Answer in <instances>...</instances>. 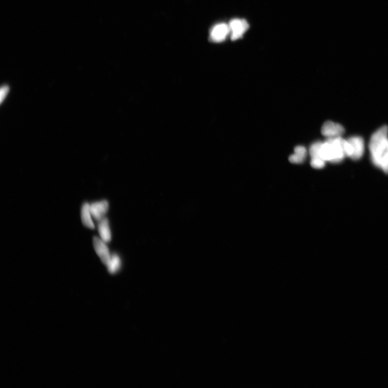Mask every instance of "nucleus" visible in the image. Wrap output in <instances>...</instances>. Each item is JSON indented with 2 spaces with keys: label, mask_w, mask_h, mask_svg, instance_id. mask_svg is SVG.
<instances>
[{
  "label": "nucleus",
  "mask_w": 388,
  "mask_h": 388,
  "mask_svg": "<svg viewBox=\"0 0 388 388\" xmlns=\"http://www.w3.org/2000/svg\"><path fill=\"white\" fill-rule=\"evenodd\" d=\"M9 88L8 86H3L0 90V101L2 103L4 100L5 98L8 94Z\"/></svg>",
  "instance_id": "15"
},
{
  "label": "nucleus",
  "mask_w": 388,
  "mask_h": 388,
  "mask_svg": "<svg viewBox=\"0 0 388 388\" xmlns=\"http://www.w3.org/2000/svg\"><path fill=\"white\" fill-rule=\"evenodd\" d=\"M326 162L321 158H312L311 165L315 168L320 169L324 167Z\"/></svg>",
  "instance_id": "14"
},
{
  "label": "nucleus",
  "mask_w": 388,
  "mask_h": 388,
  "mask_svg": "<svg viewBox=\"0 0 388 388\" xmlns=\"http://www.w3.org/2000/svg\"><path fill=\"white\" fill-rule=\"evenodd\" d=\"M90 205L88 202L84 203L81 209V219L84 225L91 229H95V226L92 219Z\"/></svg>",
  "instance_id": "10"
},
{
  "label": "nucleus",
  "mask_w": 388,
  "mask_h": 388,
  "mask_svg": "<svg viewBox=\"0 0 388 388\" xmlns=\"http://www.w3.org/2000/svg\"><path fill=\"white\" fill-rule=\"evenodd\" d=\"M307 151L304 146L295 147L294 154L289 157V162L293 164L303 163L306 158Z\"/></svg>",
  "instance_id": "11"
},
{
  "label": "nucleus",
  "mask_w": 388,
  "mask_h": 388,
  "mask_svg": "<svg viewBox=\"0 0 388 388\" xmlns=\"http://www.w3.org/2000/svg\"><path fill=\"white\" fill-rule=\"evenodd\" d=\"M344 128L340 124L332 121H326L322 128V134L327 139L341 137Z\"/></svg>",
  "instance_id": "3"
},
{
  "label": "nucleus",
  "mask_w": 388,
  "mask_h": 388,
  "mask_svg": "<svg viewBox=\"0 0 388 388\" xmlns=\"http://www.w3.org/2000/svg\"><path fill=\"white\" fill-rule=\"evenodd\" d=\"M322 144L323 142L322 141H317V142L314 143L311 145L310 154L312 158H321L320 155V152Z\"/></svg>",
  "instance_id": "13"
},
{
  "label": "nucleus",
  "mask_w": 388,
  "mask_h": 388,
  "mask_svg": "<svg viewBox=\"0 0 388 388\" xmlns=\"http://www.w3.org/2000/svg\"><path fill=\"white\" fill-rule=\"evenodd\" d=\"M352 149V156L350 159L353 160L360 159L365 152V141L359 136H352L347 139Z\"/></svg>",
  "instance_id": "4"
},
{
  "label": "nucleus",
  "mask_w": 388,
  "mask_h": 388,
  "mask_svg": "<svg viewBox=\"0 0 388 388\" xmlns=\"http://www.w3.org/2000/svg\"><path fill=\"white\" fill-rule=\"evenodd\" d=\"M107 266L110 274L118 273L121 267V260L119 256L117 254L111 255Z\"/></svg>",
  "instance_id": "12"
},
{
  "label": "nucleus",
  "mask_w": 388,
  "mask_h": 388,
  "mask_svg": "<svg viewBox=\"0 0 388 388\" xmlns=\"http://www.w3.org/2000/svg\"><path fill=\"white\" fill-rule=\"evenodd\" d=\"M373 164L388 174V127L383 126L375 131L369 143Z\"/></svg>",
  "instance_id": "1"
},
{
  "label": "nucleus",
  "mask_w": 388,
  "mask_h": 388,
  "mask_svg": "<svg viewBox=\"0 0 388 388\" xmlns=\"http://www.w3.org/2000/svg\"><path fill=\"white\" fill-rule=\"evenodd\" d=\"M106 243H107L104 242L101 238L97 237H94L93 238V244L95 251L98 256L100 258L103 263L106 265V266H107L110 260L111 257V255L110 254L109 249Z\"/></svg>",
  "instance_id": "6"
},
{
  "label": "nucleus",
  "mask_w": 388,
  "mask_h": 388,
  "mask_svg": "<svg viewBox=\"0 0 388 388\" xmlns=\"http://www.w3.org/2000/svg\"><path fill=\"white\" fill-rule=\"evenodd\" d=\"M231 39L235 41L242 38L249 27L247 22L245 20L234 19L229 24Z\"/></svg>",
  "instance_id": "5"
},
{
  "label": "nucleus",
  "mask_w": 388,
  "mask_h": 388,
  "mask_svg": "<svg viewBox=\"0 0 388 388\" xmlns=\"http://www.w3.org/2000/svg\"><path fill=\"white\" fill-rule=\"evenodd\" d=\"M230 33L229 25L225 23H220L216 25L212 30L211 39L214 42L223 41L227 35Z\"/></svg>",
  "instance_id": "8"
},
{
  "label": "nucleus",
  "mask_w": 388,
  "mask_h": 388,
  "mask_svg": "<svg viewBox=\"0 0 388 388\" xmlns=\"http://www.w3.org/2000/svg\"><path fill=\"white\" fill-rule=\"evenodd\" d=\"M109 203L107 200L96 202L90 205V211L92 216L97 222H100L109 211Z\"/></svg>",
  "instance_id": "7"
},
{
  "label": "nucleus",
  "mask_w": 388,
  "mask_h": 388,
  "mask_svg": "<svg viewBox=\"0 0 388 388\" xmlns=\"http://www.w3.org/2000/svg\"><path fill=\"white\" fill-rule=\"evenodd\" d=\"M98 229L104 242L107 243L111 241L112 233L111 231L109 221L107 218L105 217L98 222Z\"/></svg>",
  "instance_id": "9"
},
{
  "label": "nucleus",
  "mask_w": 388,
  "mask_h": 388,
  "mask_svg": "<svg viewBox=\"0 0 388 388\" xmlns=\"http://www.w3.org/2000/svg\"><path fill=\"white\" fill-rule=\"evenodd\" d=\"M343 141L342 137L327 139L323 142L320 149V157L326 162L333 164L342 162L346 157L343 150Z\"/></svg>",
  "instance_id": "2"
}]
</instances>
